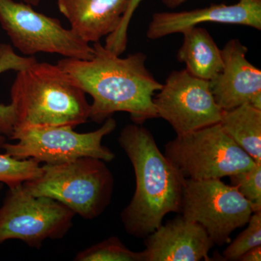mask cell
Segmentation results:
<instances>
[{
  "label": "cell",
  "mask_w": 261,
  "mask_h": 261,
  "mask_svg": "<svg viewBox=\"0 0 261 261\" xmlns=\"http://www.w3.org/2000/svg\"><path fill=\"white\" fill-rule=\"evenodd\" d=\"M91 59L65 58L58 65L86 94L92 98L89 119L101 123L117 112L130 115L134 123L159 118L153 102L162 88L146 68L147 56L138 53L126 58L94 43Z\"/></svg>",
  "instance_id": "obj_1"
},
{
  "label": "cell",
  "mask_w": 261,
  "mask_h": 261,
  "mask_svg": "<svg viewBox=\"0 0 261 261\" xmlns=\"http://www.w3.org/2000/svg\"><path fill=\"white\" fill-rule=\"evenodd\" d=\"M118 140L132 163L136 178L133 197L121 214L122 223L130 236L145 239L163 224L166 215L180 213L186 178L142 125H127Z\"/></svg>",
  "instance_id": "obj_2"
},
{
  "label": "cell",
  "mask_w": 261,
  "mask_h": 261,
  "mask_svg": "<svg viewBox=\"0 0 261 261\" xmlns=\"http://www.w3.org/2000/svg\"><path fill=\"white\" fill-rule=\"evenodd\" d=\"M10 97L15 108L14 129L30 126L74 128L89 119L90 104L85 92L58 64L37 61L18 71Z\"/></svg>",
  "instance_id": "obj_3"
},
{
  "label": "cell",
  "mask_w": 261,
  "mask_h": 261,
  "mask_svg": "<svg viewBox=\"0 0 261 261\" xmlns=\"http://www.w3.org/2000/svg\"><path fill=\"white\" fill-rule=\"evenodd\" d=\"M42 168L39 176L22 184L32 195L54 199L87 220L97 219L111 203L114 177L102 160L82 157Z\"/></svg>",
  "instance_id": "obj_4"
},
{
  "label": "cell",
  "mask_w": 261,
  "mask_h": 261,
  "mask_svg": "<svg viewBox=\"0 0 261 261\" xmlns=\"http://www.w3.org/2000/svg\"><path fill=\"white\" fill-rule=\"evenodd\" d=\"M164 154L186 179H221L256 164L219 123L176 135L165 145Z\"/></svg>",
  "instance_id": "obj_5"
},
{
  "label": "cell",
  "mask_w": 261,
  "mask_h": 261,
  "mask_svg": "<svg viewBox=\"0 0 261 261\" xmlns=\"http://www.w3.org/2000/svg\"><path fill=\"white\" fill-rule=\"evenodd\" d=\"M116 121L107 118L102 126L88 133H77L73 127L30 126L13 130L10 140L5 142V153L17 159H33L45 164H58L79 158L92 157L111 162L115 154L102 145L103 138L116 129Z\"/></svg>",
  "instance_id": "obj_6"
},
{
  "label": "cell",
  "mask_w": 261,
  "mask_h": 261,
  "mask_svg": "<svg viewBox=\"0 0 261 261\" xmlns=\"http://www.w3.org/2000/svg\"><path fill=\"white\" fill-rule=\"evenodd\" d=\"M75 216L61 202L33 195L22 185L9 188L0 207V243L13 239L39 249L47 240L65 237Z\"/></svg>",
  "instance_id": "obj_7"
},
{
  "label": "cell",
  "mask_w": 261,
  "mask_h": 261,
  "mask_svg": "<svg viewBox=\"0 0 261 261\" xmlns=\"http://www.w3.org/2000/svg\"><path fill=\"white\" fill-rule=\"evenodd\" d=\"M0 25L25 56L44 53L79 60L94 56L93 47L65 29L59 20L38 13L27 3L0 0Z\"/></svg>",
  "instance_id": "obj_8"
},
{
  "label": "cell",
  "mask_w": 261,
  "mask_h": 261,
  "mask_svg": "<svg viewBox=\"0 0 261 261\" xmlns=\"http://www.w3.org/2000/svg\"><path fill=\"white\" fill-rule=\"evenodd\" d=\"M185 219L202 226L215 245L230 242L231 233L247 225L253 211L231 185L216 179H185L181 211Z\"/></svg>",
  "instance_id": "obj_9"
},
{
  "label": "cell",
  "mask_w": 261,
  "mask_h": 261,
  "mask_svg": "<svg viewBox=\"0 0 261 261\" xmlns=\"http://www.w3.org/2000/svg\"><path fill=\"white\" fill-rule=\"evenodd\" d=\"M153 102L159 118L168 122L176 135H185L219 123L222 110L211 90L209 81L174 70L166 80Z\"/></svg>",
  "instance_id": "obj_10"
},
{
  "label": "cell",
  "mask_w": 261,
  "mask_h": 261,
  "mask_svg": "<svg viewBox=\"0 0 261 261\" xmlns=\"http://www.w3.org/2000/svg\"><path fill=\"white\" fill-rule=\"evenodd\" d=\"M247 48L237 39L221 49L222 70L209 83L222 111L243 104L261 110V70L247 61Z\"/></svg>",
  "instance_id": "obj_11"
},
{
  "label": "cell",
  "mask_w": 261,
  "mask_h": 261,
  "mask_svg": "<svg viewBox=\"0 0 261 261\" xmlns=\"http://www.w3.org/2000/svg\"><path fill=\"white\" fill-rule=\"evenodd\" d=\"M144 261L210 260L215 244L197 223L177 216L145 238Z\"/></svg>",
  "instance_id": "obj_12"
},
{
  "label": "cell",
  "mask_w": 261,
  "mask_h": 261,
  "mask_svg": "<svg viewBox=\"0 0 261 261\" xmlns=\"http://www.w3.org/2000/svg\"><path fill=\"white\" fill-rule=\"evenodd\" d=\"M205 22L247 25L260 31L261 0H239L231 5H211L190 11L154 13L147 37L161 39Z\"/></svg>",
  "instance_id": "obj_13"
},
{
  "label": "cell",
  "mask_w": 261,
  "mask_h": 261,
  "mask_svg": "<svg viewBox=\"0 0 261 261\" xmlns=\"http://www.w3.org/2000/svg\"><path fill=\"white\" fill-rule=\"evenodd\" d=\"M129 3L130 0H57L70 30L88 44L116 32Z\"/></svg>",
  "instance_id": "obj_14"
},
{
  "label": "cell",
  "mask_w": 261,
  "mask_h": 261,
  "mask_svg": "<svg viewBox=\"0 0 261 261\" xmlns=\"http://www.w3.org/2000/svg\"><path fill=\"white\" fill-rule=\"evenodd\" d=\"M181 34L184 39L178 51V61L185 63V69L194 76L213 80L222 70L221 49L205 29L190 27Z\"/></svg>",
  "instance_id": "obj_15"
},
{
  "label": "cell",
  "mask_w": 261,
  "mask_h": 261,
  "mask_svg": "<svg viewBox=\"0 0 261 261\" xmlns=\"http://www.w3.org/2000/svg\"><path fill=\"white\" fill-rule=\"evenodd\" d=\"M219 124L239 147L261 164V110L243 104L222 111Z\"/></svg>",
  "instance_id": "obj_16"
},
{
  "label": "cell",
  "mask_w": 261,
  "mask_h": 261,
  "mask_svg": "<svg viewBox=\"0 0 261 261\" xmlns=\"http://www.w3.org/2000/svg\"><path fill=\"white\" fill-rule=\"evenodd\" d=\"M37 61L34 56H18L10 44H0V74L9 70L20 71ZM15 123V112L13 105L0 104V135L10 138L14 130Z\"/></svg>",
  "instance_id": "obj_17"
},
{
  "label": "cell",
  "mask_w": 261,
  "mask_h": 261,
  "mask_svg": "<svg viewBox=\"0 0 261 261\" xmlns=\"http://www.w3.org/2000/svg\"><path fill=\"white\" fill-rule=\"evenodd\" d=\"M75 261H144L142 252L126 247L117 237L103 240L76 254Z\"/></svg>",
  "instance_id": "obj_18"
},
{
  "label": "cell",
  "mask_w": 261,
  "mask_h": 261,
  "mask_svg": "<svg viewBox=\"0 0 261 261\" xmlns=\"http://www.w3.org/2000/svg\"><path fill=\"white\" fill-rule=\"evenodd\" d=\"M42 171L40 163L35 160H20L5 152L0 154V183L5 184L8 188L34 179L41 174Z\"/></svg>",
  "instance_id": "obj_19"
},
{
  "label": "cell",
  "mask_w": 261,
  "mask_h": 261,
  "mask_svg": "<svg viewBox=\"0 0 261 261\" xmlns=\"http://www.w3.org/2000/svg\"><path fill=\"white\" fill-rule=\"evenodd\" d=\"M247 228L223 252L225 260H240L245 252L261 246V211L253 213Z\"/></svg>",
  "instance_id": "obj_20"
},
{
  "label": "cell",
  "mask_w": 261,
  "mask_h": 261,
  "mask_svg": "<svg viewBox=\"0 0 261 261\" xmlns=\"http://www.w3.org/2000/svg\"><path fill=\"white\" fill-rule=\"evenodd\" d=\"M230 185L235 187L251 205L253 213L261 211V164L229 176Z\"/></svg>",
  "instance_id": "obj_21"
},
{
  "label": "cell",
  "mask_w": 261,
  "mask_h": 261,
  "mask_svg": "<svg viewBox=\"0 0 261 261\" xmlns=\"http://www.w3.org/2000/svg\"><path fill=\"white\" fill-rule=\"evenodd\" d=\"M241 261H260L261 260V246L255 247L247 252L240 257Z\"/></svg>",
  "instance_id": "obj_22"
},
{
  "label": "cell",
  "mask_w": 261,
  "mask_h": 261,
  "mask_svg": "<svg viewBox=\"0 0 261 261\" xmlns=\"http://www.w3.org/2000/svg\"><path fill=\"white\" fill-rule=\"evenodd\" d=\"M141 1H142V0H130V6L132 7L133 9H136ZM162 1L165 5H167L169 8H175V7H177L178 5H181V3H185L186 0H162Z\"/></svg>",
  "instance_id": "obj_23"
},
{
  "label": "cell",
  "mask_w": 261,
  "mask_h": 261,
  "mask_svg": "<svg viewBox=\"0 0 261 261\" xmlns=\"http://www.w3.org/2000/svg\"><path fill=\"white\" fill-rule=\"evenodd\" d=\"M23 1L27 4L30 5L31 6H37L41 0H23Z\"/></svg>",
  "instance_id": "obj_24"
},
{
  "label": "cell",
  "mask_w": 261,
  "mask_h": 261,
  "mask_svg": "<svg viewBox=\"0 0 261 261\" xmlns=\"http://www.w3.org/2000/svg\"><path fill=\"white\" fill-rule=\"evenodd\" d=\"M5 136L0 135V148H3V146L5 143Z\"/></svg>",
  "instance_id": "obj_25"
},
{
  "label": "cell",
  "mask_w": 261,
  "mask_h": 261,
  "mask_svg": "<svg viewBox=\"0 0 261 261\" xmlns=\"http://www.w3.org/2000/svg\"><path fill=\"white\" fill-rule=\"evenodd\" d=\"M3 184L0 183V190H1L2 189H3Z\"/></svg>",
  "instance_id": "obj_26"
}]
</instances>
